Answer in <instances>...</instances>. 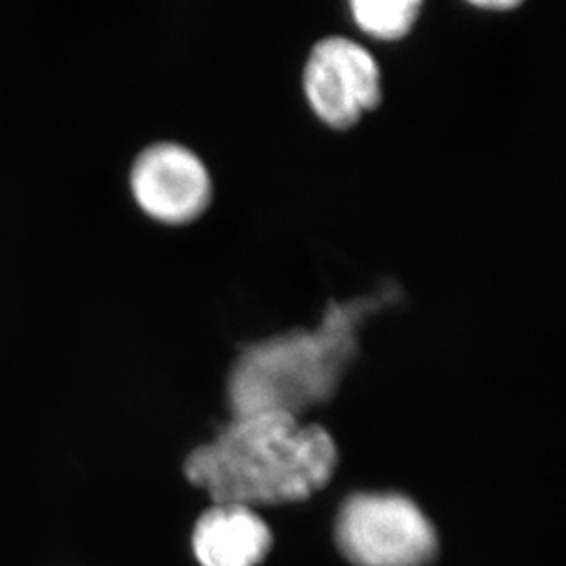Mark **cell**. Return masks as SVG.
<instances>
[{"label":"cell","mask_w":566,"mask_h":566,"mask_svg":"<svg viewBox=\"0 0 566 566\" xmlns=\"http://www.w3.org/2000/svg\"><path fill=\"white\" fill-rule=\"evenodd\" d=\"M270 546L266 523L250 507L237 504L211 507L192 534V551L202 566H256Z\"/></svg>","instance_id":"obj_6"},{"label":"cell","mask_w":566,"mask_h":566,"mask_svg":"<svg viewBox=\"0 0 566 566\" xmlns=\"http://www.w3.org/2000/svg\"><path fill=\"white\" fill-rule=\"evenodd\" d=\"M336 443L319 426L275 412L233 417L192 451L186 475L217 504L250 507L305 501L331 481Z\"/></svg>","instance_id":"obj_1"},{"label":"cell","mask_w":566,"mask_h":566,"mask_svg":"<svg viewBox=\"0 0 566 566\" xmlns=\"http://www.w3.org/2000/svg\"><path fill=\"white\" fill-rule=\"evenodd\" d=\"M332 301L315 328H297L242 348L228 381L233 417L297 418L331 400L359 350L361 323L392 297Z\"/></svg>","instance_id":"obj_2"},{"label":"cell","mask_w":566,"mask_h":566,"mask_svg":"<svg viewBox=\"0 0 566 566\" xmlns=\"http://www.w3.org/2000/svg\"><path fill=\"white\" fill-rule=\"evenodd\" d=\"M134 202L149 219L167 226L191 224L213 200L208 167L191 149L172 142L145 147L128 172Z\"/></svg>","instance_id":"obj_5"},{"label":"cell","mask_w":566,"mask_h":566,"mask_svg":"<svg viewBox=\"0 0 566 566\" xmlns=\"http://www.w3.org/2000/svg\"><path fill=\"white\" fill-rule=\"evenodd\" d=\"M303 86L315 116L334 130L356 127L384 97L375 55L342 35L314 44L303 72Z\"/></svg>","instance_id":"obj_4"},{"label":"cell","mask_w":566,"mask_h":566,"mask_svg":"<svg viewBox=\"0 0 566 566\" xmlns=\"http://www.w3.org/2000/svg\"><path fill=\"white\" fill-rule=\"evenodd\" d=\"M471 6L488 11H507L515 10L521 6V2H515V0H481V2H471Z\"/></svg>","instance_id":"obj_8"},{"label":"cell","mask_w":566,"mask_h":566,"mask_svg":"<svg viewBox=\"0 0 566 566\" xmlns=\"http://www.w3.org/2000/svg\"><path fill=\"white\" fill-rule=\"evenodd\" d=\"M348 6L361 32L392 43L409 35L423 4L418 0H354Z\"/></svg>","instance_id":"obj_7"},{"label":"cell","mask_w":566,"mask_h":566,"mask_svg":"<svg viewBox=\"0 0 566 566\" xmlns=\"http://www.w3.org/2000/svg\"><path fill=\"white\" fill-rule=\"evenodd\" d=\"M337 545L356 566H426L437 554V534L411 499L359 493L343 504Z\"/></svg>","instance_id":"obj_3"}]
</instances>
